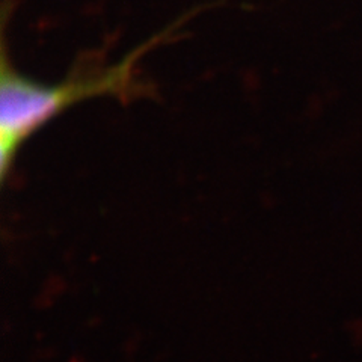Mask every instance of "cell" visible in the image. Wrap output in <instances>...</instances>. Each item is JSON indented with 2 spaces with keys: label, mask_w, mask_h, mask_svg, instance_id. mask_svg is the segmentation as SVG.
<instances>
[{
  "label": "cell",
  "mask_w": 362,
  "mask_h": 362,
  "mask_svg": "<svg viewBox=\"0 0 362 362\" xmlns=\"http://www.w3.org/2000/svg\"><path fill=\"white\" fill-rule=\"evenodd\" d=\"M174 28L158 33L141 47L130 52L117 64L105 65L86 61L74 68L65 81L56 85H44L18 74L2 54L0 70V157L5 175L14 157L30 134L41 129L59 113L94 97H117L129 101L146 94V85L141 81L138 62L154 45L173 35Z\"/></svg>",
  "instance_id": "obj_1"
}]
</instances>
